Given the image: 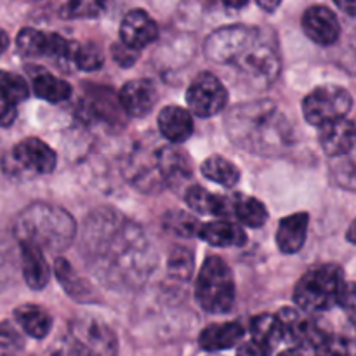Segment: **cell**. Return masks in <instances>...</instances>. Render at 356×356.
Wrapping results in <instances>:
<instances>
[{
	"instance_id": "obj_12",
	"label": "cell",
	"mask_w": 356,
	"mask_h": 356,
	"mask_svg": "<svg viewBox=\"0 0 356 356\" xmlns=\"http://www.w3.org/2000/svg\"><path fill=\"white\" fill-rule=\"evenodd\" d=\"M159 38V24L145 9H132L120 24V40L132 51H141Z\"/></svg>"
},
{
	"instance_id": "obj_44",
	"label": "cell",
	"mask_w": 356,
	"mask_h": 356,
	"mask_svg": "<svg viewBox=\"0 0 356 356\" xmlns=\"http://www.w3.org/2000/svg\"><path fill=\"white\" fill-rule=\"evenodd\" d=\"M278 356H306L302 353V350H298V348H292V350H287V351H282Z\"/></svg>"
},
{
	"instance_id": "obj_46",
	"label": "cell",
	"mask_w": 356,
	"mask_h": 356,
	"mask_svg": "<svg viewBox=\"0 0 356 356\" xmlns=\"http://www.w3.org/2000/svg\"><path fill=\"white\" fill-rule=\"evenodd\" d=\"M0 356H7V355H0Z\"/></svg>"
},
{
	"instance_id": "obj_3",
	"label": "cell",
	"mask_w": 356,
	"mask_h": 356,
	"mask_svg": "<svg viewBox=\"0 0 356 356\" xmlns=\"http://www.w3.org/2000/svg\"><path fill=\"white\" fill-rule=\"evenodd\" d=\"M225 124L229 139L254 155H278L292 143L291 124L270 99L236 104L228 111Z\"/></svg>"
},
{
	"instance_id": "obj_29",
	"label": "cell",
	"mask_w": 356,
	"mask_h": 356,
	"mask_svg": "<svg viewBox=\"0 0 356 356\" xmlns=\"http://www.w3.org/2000/svg\"><path fill=\"white\" fill-rule=\"evenodd\" d=\"M118 111H122L118 101L111 104L108 96H89L82 108V115L87 120H103L113 125L118 124Z\"/></svg>"
},
{
	"instance_id": "obj_14",
	"label": "cell",
	"mask_w": 356,
	"mask_h": 356,
	"mask_svg": "<svg viewBox=\"0 0 356 356\" xmlns=\"http://www.w3.org/2000/svg\"><path fill=\"white\" fill-rule=\"evenodd\" d=\"M117 99L125 115L141 118L146 117L155 108L156 101H159V94H156L153 82L146 79H136L122 87Z\"/></svg>"
},
{
	"instance_id": "obj_33",
	"label": "cell",
	"mask_w": 356,
	"mask_h": 356,
	"mask_svg": "<svg viewBox=\"0 0 356 356\" xmlns=\"http://www.w3.org/2000/svg\"><path fill=\"white\" fill-rule=\"evenodd\" d=\"M193 252L186 247H176L169 257V275L176 280L186 282L193 273Z\"/></svg>"
},
{
	"instance_id": "obj_13",
	"label": "cell",
	"mask_w": 356,
	"mask_h": 356,
	"mask_svg": "<svg viewBox=\"0 0 356 356\" xmlns=\"http://www.w3.org/2000/svg\"><path fill=\"white\" fill-rule=\"evenodd\" d=\"M301 23L309 40L318 45L336 44L341 35L339 19L327 6L308 7L302 14Z\"/></svg>"
},
{
	"instance_id": "obj_9",
	"label": "cell",
	"mask_w": 356,
	"mask_h": 356,
	"mask_svg": "<svg viewBox=\"0 0 356 356\" xmlns=\"http://www.w3.org/2000/svg\"><path fill=\"white\" fill-rule=\"evenodd\" d=\"M186 104L197 117L209 118L221 113L228 104V90L225 83L212 73H200L186 90Z\"/></svg>"
},
{
	"instance_id": "obj_10",
	"label": "cell",
	"mask_w": 356,
	"mask_h": 356,
	"mask_svg": "<svg viewBox=\"0 0 356 356\" xmlns=\"http://www.w3.org/2000/svg\"><path fill=\"white\" fill-rule=\"evenodd\" d=\"M68 334L79 341L90 356H117L118 341L113 330L94 318L73 320L68 325Z\"/></svg>"
},
{
	"instance_id": "obj_15",
	"label": "cell",
	"mask_w": 356,
	"mask_h": 356,
	"mask_svg": "<svg viewBox=\"0 0 356 356\" xmlns=\"http://www.w3.org/2000/svg\"><path fill=\"white\" fill-rule=\"evenodd\" d=\"M13 159L17 165L37 174H51L58 162L54 149L38 138H26L17 143L13 149Z\"/></svg>"
},
{
	"instance_id": "obj_25",
	"label": "cell",
	"mask_w": 356,
	"mask_h": 356,
	"mask_svg": "<svg viewBox=\"0 0 356 356\" xmlns=\"http://www.w3.org/2000/svg\"><path fill=\"white\" fill-rule=\"evenodd\" d=\"M17 325L33 339H44L52 327V318L44 308L35 305H23L14 312Z\"/></svg>"
},
{
	"instance_id": "obj_21",
	"label": "cell",
	"mask_w": 356,
	"mask_h": 356,
	"mask_svg": "<svg viewBox=\"0 0 356 356\" xmlns=\"http://www.w3.org/2000/svg\"><path fill=\"white\" fill-rule=\"evenodd\" d=\"M21 249V270L23 278L28 287L40 291L49 284L51 278V268H49L45 254L28 243H19Z\"/></svg>"
},
{
	"instance_id": "obj_34",
	"label": "cell",
	"mask_w": 356,
	"mask_h": 356,
	"mask_svg": "<svg viewBox=\"0 0 356 356\" xmlns=\"http://www.w3.org/2000/svg\"><path fill=\"white\" fill-rule=\"evenodd\" d=\"M163 226H165L170 233L183 236V238H191V236L197 235L198 228H200V225H198V221L193 216L181 211L169 212V214L165 216V219H163Z\"/></svg>"
},
{
	"instance_id": "obj_27",
	"label": "cell",
	"mask_w": 356,
	"mask_h": 356,
	"mask_svg": "<svg viewBox=\"0 0 356 356\" xmlns=\"http://www.w3.org/2000/svg\"><path fill=\"white\" fill-rule=\"evenodd\" d=\"M202 174L212 183H218L221 186L232 188L238 183L240 170L235 163L226 160L225 156L212 155L202 163Z\"/></svg>"
},
{
	"instance_id": "obj_1",
	"label": "cell",
	"mask_w": 356,
	"mask_h": 356,
	"mask_svg": "<svg viewBox=\"0 0 356 356\" xmlns=\"http://www.w3.org/2000/svg\"><path fill=\"white\" fill-rule=\"evenodd\" d=\"M87 268L110 289L145 284L156 266V254L138 222L101 209L87 218L80 233Z\"/></svg>"
},
{
	"instance_id": "obj_16",
	"label": "cell",
	"mask_w": 356,
	"mask_h": 356,
	"mask_svg": "<svg viewBox=\"0 0 356 356\" xmlns=\"http://www.w3.org/2000/svg\"><path fill=\"white\" fill-rule=\"evenodd\" d=\"M320 146L329 156L350 155L355 148V124L350 118L330 122L318 127Z\"/></svg>"
},
{
	"instance_id": "obj_32",
	"label": "cell",
	"mask_w": 356,
	"mask_h": 356,
	"mask_svg": "<svg viewBox=\"0 0 356 356\" xmlns=\"http://www.w3.org/2000/svg\"><path fill=\"white\" fill-rule=\"evenodd\" d=\"M106 9L104 2H96V0H73V2L65 3L59 9V16L65 19H89V17H97L101 10Z\"/></svg>"
},
{
	"instance_id": "obj_42",
	"label": "cell",
	"mask_w": 356,
	"mask_h": 356,
	"mask_svg": "<svg viewBox=\"0 0 356 356\" xmlns=\"http://www.w3.org/2000/svg\"><path fill=\"white\" fill-rule=\"evenodd\" d=\"M257 6H259L261 9L268 10V13H273V10H277L278 7H280V2H266V0H259Z\"/></svg>"
},
{
	"instance_id": "obj_5",
	"label": "cell",
	"mask_w": 356,
	"mask_h": 356,
	"mask_svg": "<svg viewBox=\"0 0 356 356\" xmlns=\"http://www.w3.org/2000/svg\"><path fill=\"white\" fill-rule=\"evenodd\" d=\"M14 233L19 243H28L40 252H63L76 236L75 219L58 205L35 202L16 219Z\"/></svg>"
},
{
	"instance_id": "obj_7",
	"label": "cell",
	"mask_w": 356,
	"mask_h": 356,
	"mask_svg": "<svg viewBox=\"0 0 356 356\" xmlns=\"http://www.w3.org/2000/svg\"><path fill=\"white\" fill-rule=\"evenodd\" d=\"M198 306L211 315H225L235 305V280L225 259L211 256L204 261L195 285Z\"/></svg>"
},
{
	"instance_id": "obj_11",
	"label": "cell",
	"mask_w": 356,
	"mask_h": 356,
	"mask_svg": "<svg viewBox=\"0 0 356 356\" xmlns=\"http://www.w3.org/2000/svg\"><path fill=\"white\" fill-rule=\"evenodd\" d=\"M16 47L26 58H70L73 44L58 33H44L23 28L16 37Z\"/></svg>"
},
{
	"instance_id": "obj_41",
	"label": "cell",
	"mask_w": 356,
	"mask_h": 356,
	"mask_svg": "<svg viewBox=\"0 0 356 356\" xmlns=\"http://www.w3.org/2000/svg\"><path fill=\"white\" fill-rule=\"evenodd\" d=\"M336 6L339 7V9L346 10L348 16H355V14H356V6H355V2H336Z\"/></svg>"
},
{
	"instance_id": "obj_37",
	"label": "cell",
	"mask_w": 356,
	"mask_h": 356,
	"mask_svg": "<svg viewBox=\"0 0 356 356\" xmlns=\"http://www.w3.org/2000/svg\"><path fill=\"white\" fill-rule=\"evenodd\" d=\"M315 356H351L350 344L343 337H336L330 334L323 343L315 348Z\"/></svg>"
},
{
	"instance_id": "obj_36",
	"label": "cell",
	"mask_w": 356,
	"mask_h": 356,
	"mask_svg": "<svg viewBox=\"0 0 356 356\" xmlns=\"http://www.w3.org/2000/svg\"><path fill=\"white\" fill-rule=\"evenodd\" d=\"M47 356H90L89 351L82 346L76 339H73L68 332L63 336L58 343L52 346Z\"/></svg>"
},
{
	"instance_id": "obj_4",
	"label": "cell",
	"mask_w": 356,
	"mask_h": 356,
	"mask_svg": "<svg viewBox=\"0 0 356 356\" xmlns=\"http://www.w3.org/2000/svg\"><path fill=\"white\" fill-rule=\"evenodd\" d=\"M129 183L145 193H159L191 176L186 155L172 145L143 139L132 148L125 162Z\"/></svg>"
},
{
	"instance_id": "obj_2",
	"label": "cell",
	"mask_w": 356,
	"mask_h": 356,
	"mask_svg": "<svg viewBox=\"0 0 356 356\" xmlns=\"http://www.w3.org/2000/svg\"><path fill=\"white\" fill-rule=\"evenodd\" d=\"M204 54L214 65L232 66L247 86L268 89L280 73V51L275 33L266 28L232 24L212 31Z\"/></svg>"
},
{
	"instance_id": "obj_17",
	"label": "cell",
	"mask_w": 356,
	"mask_h": 356,
	"mask_svg": "<svg viewBox=\"0 0 356 356\" xmlns=\"http://www.w3.org/2000/svg\"><path fill=\"white\" fill-rule=\"evenodd\" d=\"M159 131L170 145L184 143L193 134V118L184 108L170 104L159 113Z\"/></svg>"
},
{
	"instance_id": "obj_19",
	"label": "cell",
	"mask_w": 356,
	"mask_h": 356,
	"mask_svg": "<svg viewBox=\"0 0 356 356\" xmlns=\"http://www.w3.org/2000/svg\"><path fill=\"white\" fill-rule=\"evenodd\" d=\"M243 327L238 322H225V323H212L205 327L198 336V344L205 351H225L229 348L236 346L242 341Z\"/></svg>"
},
{
	"instance_id": "obj_22",
	"label": "cell",
	"mask_w": 356,
	"mask_h": 356,
	"mask_svg": "<svg viewBox=\"0 0 356 356\" xmlns=\"http://www.w3.org/2000/svg\"><path fill=\"white\" fill-rule=\"evenodd\" d=\"M184 202L191 211L198 212V214L225 218L232 212V200L229 198L212 193V191L205 190L204 186H198V184L188 188Z\"/></svg>"
},
{
	"instance_id": "obj_24",
	"label": "cell",
	"mask_w": 356,
	"mask_h": 356,
	"mask_svg": "<svg viewBox=\"0 0 356 356\" xmlns=\"http://www.w3.org/2000/svg\"><path fill=\"white\" fill-rule=\"evenodd\" d=\"M54 273L58 278L59 285L65 289L66 294L80 302H90L94 299V291L89 282L80 278L72 268V264L65 257H56L54 261Z\"/></svg>"
},
{
	"instance_id": "obj_40",
	"label": "cell",
	"mask_w": 356,
	"mask_h": 356,
	"mask_svg": "<svg viewBox=\"0 0 356 356\" xmlns=\"http://www.w3.org/2000/svg\"><path fill=\"white\" fill-rule=\"evenodd\" d=\"M16 108L0 103V127H9V125H13V122L16 120Z\"/></svg>"
},
{
	"instance_id": "obj_18",
	"label": "cell",
	"mask_w": 356,
	"mask_h": 356,
	"mask_svg": "<svg viewBox=\"0 0 356 356\" xmlns=\"http://www.w3.org/2000/svg\"><path fill=\"white\" fill-rule=\"evenodd\" d=\"M308 212H296L280 221L277 232V245L284 254H298L305 247L308 236Z\"/></svg>"
},
{
	"instance_id": "obj_20",
	"label": "cell",
	"mask_w": 356,
	"mask_h": 356,
	"mask_svg": "<svg viewBox=\"0 0 356 356\" xmlns=\"http://www.w3.org/2000/svg\"><path fill=\"white\" fill-rule=\"evenodd\" d=\"M197 235L212 247H240L247 242L242 226L225 219L200 225Z\"/></svg>"
},
{
	"instance_id": "obj_39",
	"label": "cell",
	"mask_w": 356,
	"mask_h": 356,
	"mask_svg": "<svg viewBox=\"0 0 356 356\" xmlns=\"http://www.w3.org/2000/svg\"><path fill=\"white\" fill-rule=\"evenodd\" d=\"M236 356H271V348L250 339L240 344V348L236 350Z\"/></svg>"
},
{
	"instance_id": "obj_45",
	"label": "cell",
	"mask_w": 356,
	"mask_h": 356,
	"mask_svg": "<svg viewBox=\"0 0 356 356\" xmlns=\"http://www.w3.org/2000/svg\"><path fill=\"white\" fill-rule=\"evenodd\" d=\"M247 6H249V2H225V7H228V9H243Z\"/></svg>"
},
{
	"instance_id": "obj_30",
	"label": "cell",
	"mask_w": 356,
	"mask_h": 356,
	"mask_svg": "<svg viewBox=\"0 0 356 356\" xmlns=\"http://www.w3.org/2000/svg\"><path fill=\"white\" fill-rule=\"evenodd\" d=\"M250 334L252 339L257 343H263L266 346H273V344L282 341V327L278 322L277 315L271 313H261V315L254 316L250 322Z\"/></svg>"
},
{
	"instance_id": "obj_28",
	"label": "cell",
	"mask_w": 356,
	"mask_h": 356,
	"mask_svg": "<svg viewBox=\"0 0 356 356\" xmlns=\"http://www.w3.org/2000/svg\"><path fill=\"white\" fill-rule=\"evenodd\" d=\"M28 96H30V89L23 76L0 70V103L16 108L17 104L26 101Z\"/></svg>"
},
{
	"instance_id": "obj_31",
	"label": "cell",
	"mask_w": 356,
	"mask_h": 356,
	"mask_svg": "<svg viewBox=\"0 0 356 356\" xmlns=\"http://www.w3.org/2000/svg\"><path fill=\"white\" fill-rule=\"evenodd\" d=\"M70 59H73L75 66H79L83 72H96V70H99L104 63L103 51H101L96 44H92V42L79 45L73 44Z\"/></svg>"
},
{
	"instance_id": "obj_23",
	"label": "cell",
	"mask_w": 356,
	"mask_h": 356,
	"mask_svg": "<svg viewBox=\"0 0 356 356\" xmlns=\"http://www.w3.org/2000/svg\"><path fill=\"white\" fill-rule=\"evenodd\" d=\"M31 87L35 96L47 103H63L70 99L73 89L66 80L45 72L44 68H37V73H31Z\"/></svg>"
},
{
	"instance_id": "obj_35",
	"label": "cell",
	"mask_w": 356,
	"mask_h": 356,
	"mask_svg": "<svg viewBox=\"0 0 356 356\" xmlns=\"http://www.w3.org/2000/svg\"><path fill=\"white\" fill-rule=\"evenodd\" d=\"M23 348V339L10 323H0V355L14 356L16 351Z\"/></svg>"
},
{
	"instance_id": "obj_6",
	"label": "cell",
	"mask_w": 356,
	"mask_h": 356,
	"mask_svg": "<svg viewBox=\"0 0 356 356\" xmlns=\"http://www.w3.org/2000/svg\"><path fill=\"white\" fill-rule=\"evenodd\" d=\"M348 284L337 264H322L302 275L294 289V302L306 315L329 312L343 302Z\"/></svg>"
},
{
	"instance_id": "obj_26",
	"label": "cell",
	"mask_w": 356,
	"mask_h": 356,
	"mask_svg": "<svg viewBox=\"0 0 356 356\" xmlns=\"http://www.w3.org/2000/svg\"><path fill=\"white\" fill-rule=\"evenodd\" d=\"M232 211L236 219L247 228H261L268 221V211L261 200L254 197L238 195L232 200Z\"/></svg>"
},
{
	"instance_id": "obj_38",
	"label": "cell",
	"mask_w": 356,
	"mask_h": 356,
	"mask_svg": "<svg viewBox=\"0 0 356 356\" xmlns=\"http://www.w3.org/2000/svg\"><path fill=\"white\" fill-rule=\"evenodd\" d=\"M111 54H113L115 63H118L120 66H132L138 61V52L125 47L122 42H117V44L111 45Z\"/></svg>"
},
{
	"instance_id": "obj_8",
	"label": "cell",
	"mask_w": 356,
	"mask_h": 356,
	"mask_svg": "<svg viewBox=\"0 0 356 356\" xmlns=\"http://www.w3.org/2000/svg\"><path fill=\"white\" fill-rule=\"evenodd\" d=\"M351 108H353V97L350 90L334 83L316 87L302 99V113L306 122L315 127L346 118Z\"/></svg>"
},
{
	"instance_id": "obj_43",
	"label": "cell",
	"mask_w": 356,
	"mask_h": 356,
	"mask_svg": "<svg viewBox=\"0 0 356 356\" xmlns=\"http://www.w3.org/2000/svg\"><path fill=\"white\" fill-rule=\"evenodd\" d=\"M7 47H9V35L0 28V56L7 51Z\"/></svg>"
}]
</instances>
